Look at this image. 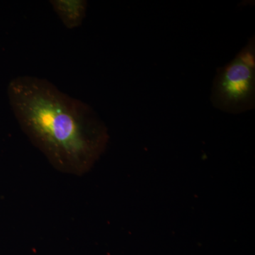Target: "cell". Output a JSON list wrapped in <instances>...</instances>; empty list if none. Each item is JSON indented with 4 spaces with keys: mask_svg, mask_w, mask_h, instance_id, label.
I'll list each match as a JSON object with an SVG mask.
<instances>
[{
    "mask_svg": "<svg viewBox=\"0 0 255 255\" xmlns=\"http://www.w3.org/2000/svg\"><path fill=\"white\" fill-rule=\"evenodd\" d=\"M211 102L215 108L238 114L255 107V38L231 62L218 69L211 87Z\"/></svg>",
    "mask_w": 255,
    "mask_h": 255,
    "instance_id": "7a4b0ae2",
    "label": "cell"
},
{
    "mask_svg": "<svg viewBox=\"0 0 255 255\" xmlns=\"http://www.w3.org/2000/svg\"><path fill=\"white\" fill-rule=\"evenodd\" d=\"M7 93L21 128L57 168L83 173L105 150L108 131L95 110L46 79L17 77Z\"/></svg>",
    "mask_w": 255,
    "mask_h": 255,
    "instance_id": "6da1fadb",
    "label": "cell"
},
{
    "mask_svg": "<svg viewBox=\"0 0 255 255\" xmlns=\"http://www.w3.org/2000/svg\"><path fill=\"white\" fill-rule=\"evenodd\" d=\"M50 4L64 26L69 29L81 26L86 16L88 3L85 0H52Z\"/></svg>",
    "mask_w": 255,
    "mask_h": 255,
    "instance_id": "3957f363",
    "label": "cell"
}]
</instances>
